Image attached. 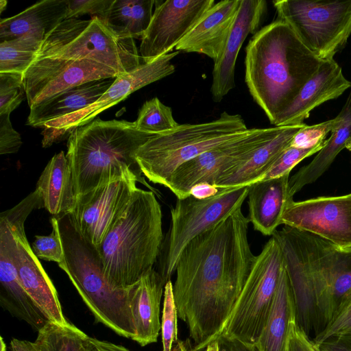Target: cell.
<instances>
[{
  "label": "cell",
  "mask_w": 351,
  "mask_h": 351,
  "mask_svg": "<svg viewBox=\"0 0 351 351\" xmlns=\"http://www.w3.org/2000/svg\"><path fill=\"white\" fill-rule=\"evenodd\" d=\"M266 11L264 0H241L224 48L214 62L210 91L215 102L221 101L234 88L235 64L240 49L248 34L258 31Z\"/></svg>",
  "instance_id": "cell-19"
},
{
  "label": "cell",
  "mask_w": 351,
  "mask_h": 351,
  "mask_svg": "<svg viewBox=\"0 0 351 351\" xmlns=\"http://www.w3.org/2000/svg\"><path fill=\"white\" fill-rule=\"evenodd\" d=\"M1 351H6V346L2 337H1Z\"/></svg>",
  "instance_id": "cell-51"
},
{
  "label": "cell",
  "mask_w": 351,
  "mask_h": 351,
  "mask_svg": "<svg viewBox=\"0 0 351 351\" xmlns=\"http://www.w3.org/2000/svg\"><path fill=\"white\" fill-rule=\"evenodd\" d=\"M164 300L161 319L162 351H173V345L178 343V311L175 302L173 283L169 280L165 285Z\"/></svg>",
  "instance_id": "cell-34"
},
{
  "label": "cell",
  "mask_w": 351,
  "mask_h": 351,
  "mask_svg": "<svg viewBox=\"0 0 351 351\" xmlns=\"http://www.w3.org/2000/svg\"><path fill=\"white\" fill-rule=\"evenodd\" d=\"M150 24L141 37L139 53L143 63L169 53L186 36L214 0L155 1Z\"/></svg>",
  "instance_id": "cell-18"
},
{
  "label": "cell",
  "mask_w": 351,
  "mask_h": 351,
  "mask_svg": "<svg viewBox=\"0 0 351 351\" xmlns=\"http://www.w3.org/2000/svg\"><path fill=\"white\" fill-rule=\"evenodd\" d=\"M134 123L138 130L154 134L169 132L179 125L173 118L171 108L157 97L143 104Z\"/></svg>",
  "instance_id": "cell-33"
},
{
  "label": "cell",
  "mask_w": 351,
  "mask_h": 351,
  "mask_svg": "<svg viewBox=\"0 0 351 351\" xmlns=\"http://www.w3.org/2000/svg\"><path fill=\"white\" fill-rule=\"evenodd\" d=\"M25 97L22 73H0V115L10 114Z\"/></svg>",
  "instance_id": "cell-35"
},
{
  "label": "cell",
  "mask_w": 351,
  "mask_h": 351,
  "mask_svg": "<svg viewBox=\"0 0 351 351\" xmlns=\"http://www.w3.org/2000/svg\"><path fill=\"white\" fill-rule=\"evenodd\" d=\"M176 351H191V349L189 350L186 344L184 343L183 341H178V343L176 345V347L175 348Z\"/></svg>",
  "instance_id": "cell-48"
},
{
  "label": "cell",
  "mask_w": 351,
  "mask_h": 351,
  "mask_svg": "<svg viewBox=\"0 0 351 351\" xmlns=\"http://www.w3.org/2000/svg\"><path fill=\"white\" fill-rule=\"evenodd\" d=\"M277 19L287 23L322 60L333 59L351 36V0L273 1Z\"/></svg>",
  "instance_id": "cell-10"
},
{
  "label": "cell",
  "mask_w": 351,
  "mask_h": 351,
  "mask_svg": "<svg viewBox=\"0 0 351 351\" xmlns=\"http://www.w3.org/2000/svg\"><path fill=\"white\" fill-rule=\"evenodd\" d=\"M220 190L213 184L203 182L194 185L190 191V195L198 199H204L217 195Z\"/></svg>",
  "instance_id": "cell-46"
},
{
  "label": "cell",
  "mask_w": 351,
  "mask_h": 351,
  "mask_svg": "<svg viewBox=\"0 0 351 351\" xmlns=\"http://www.w3.org/2000/svg\"><path fill=\"white\" fill-rule=\"evenodd\" d=\"M86 334L71 324L62 326L49 322L34 341L40 351H82Z\"/></svg>",
  "instance_id": "cell-32"
},
{
  "label": "cell",
  "mask_w": 351,
  "mask_h": 351,
  "mask_svg": "<svg viewBox=\"0 0 351 351\" xmlns=\"http://www.w3.org/2000/svg\"><path fill=\"white\" fill-rule=\"evenodd\" d=\"M307 233L315 271L319 333L351 290V247H338Z\"/></svg>",
  "instance_id": "cell-16"
},
{
  "label": "cell",
  "mask_w": 351,
  "mask_h": 351,
  "mask_svg": "<svg viewBox=\"0 0 351 351\" xmlns=\"http://www.w3.org/2000/svg\"><path fill=\"white\" fill-rule=\"evenodd\" d=\"M334 119L330 136L316 156L289 178L291 196L319 178L342 149L351 151V90L341 110Z\"/></svg>",
  "instance_id": "cell-26"
},
{
  "label": "cell",
  "mask_w": 351,
  "mask_h": 351,
  "mask_svg": "<svg viewBox=\"0 0 351 351\" xmlns=\"http://www.w3.org/2000/svg\"><path fill=\"white\" fill-rule=\"evenodd\" d=\"M155 135L141 131L134 122L125 120L97 119L73 130L68 138L66 156L77 197L125 168L131 169L141 184L158 195V191L142 176L134 158L136 150Z\"/></svg>",
  "instance_id": "cell-4"
},
{
  "label": "cell",
  "mask_w": 351,
  "mask_h": 351,
  "mask_svg": "<svg viewBox=\"0 0 351 351\" xmlns=\"http://www.w3.org/2000/svg\"><path fill=\"white\" fill-rule=\"evenodd\" d=\"M324 61L283 21L276 19L254 34L245 49V81L271 124Z\"/></svg>",
  "instance_id": "cell-2"
},
{
  "label": "cell",
  "mask_w": 351,
  "mask_h": 351,
  "mask_svg": "<svg viewBox=\"0 0 351 351\" xmlns=\"http://www.w3.org/2000/svg\"><path fill=\"white\" fill-rule=\"evenodd\" d=\"M179 53L178 51L170 52L151 62L141 64L130 73L118 74L110 88L95 102L69 115L45 123L42 127L43 147H49L69 138L73 130L90 123L99 113L123 100L133 92L172 74L175 66L171 61Z\"/></svg>",
  "instance_id": "cell-13"
},
{
  "label": "cell",
  "mask_w": 351,
  "mask_h": 351,
  "mask_svg": "<svg viewBox=\"0 0 351 351\" xmlns=\"http://www.w3.org/2000/svg\"><path fill=\"white\" fill-rule=\"evenodd\" d=\"M51 234L47 236L36 235L31 247L38 258L59 264L64 260V250L58 219L53 217L51 219Z\"/></svg>",
  "instance_id": "cell-36"
},
{
  "label": "cell",
  "mask_w": 351,
  "mask_h": 351,
  "mask_svg": "<svg viewBox=\"0 0 351 351\" xmlns=\"http://www.w3.org/2000/svg\"><path fill=\"white\" fill-rule=\"evenodd\" d=\"M282 224L315 234L341 247H351V193L291 202Z\"/></svg>",
  "instance_id": "cell-17"
},
{
  "label": "cell",
  "mask_w": 351,
  "mask_h": 351,
  "mask_svg": "<svg viewBox=\"0 0 351 351\" xmlns=\"http://www.w3.org/2000/svg\"><path fill=\"white\" fill-rule=\"evenodd\" d=\"M68 0L38 1L13 16L0 21V40L31 35L43 41L68 14Z\"/></svg>",
  "instance_id": "cell-25"
},
{
  "label": "cell",
  "mask_w": 351,
  "mask_h": 351,
  "mask_svg": "<svg viewBox=\"0 0 351 351\" xmlns=\"http://www.w3.org/2000/svg\"><path fill=\"white\" fill-rule=\"evenodd\" d=\"M283 263L282 248L271 236L256 256L233 310L217 338L226 335L256 344L267 322Z\"/></svg>",
  "instance_id": "cell-9"
},
{
  "label": "cell",
  "mask_w": 351,
  "mask_h": 351,
  "mask_svg": "<svg viewBox=\"0 0 351 351\" xmlns=\"http://www.w3.org/2000/svg\"><path fill=\"white\" fill-rule=\"evenodd\" d=\"M240 3L241 0L215 3L178 43L176 51L202 53L216 61L224 48Z\"/></svg>",
  "instance_id": "cell-21"
},
{
  "label": "cell",
  "mask_w": 351,
  "mask_h": 351,
  "mask_svg": "<svg viewBox=\"0 0 351 351\" xmlns=\"http://www.w3.org/2000/svg\"><path fill=\"white\" fill-rule=\"evenodd\" d=\"M287 351H319V350L296 322L291 328Z\"/></svg>",
  "instance_id": "cell-42"
},
{
  "label": "cell",
  "mask_w": 351,
  "mask_h": 351,
  "mask_svg": "<svg viewBox=\"0 0 351 351\" xmlns=\"http://www.w3.org/2000/svg\"><path fill=\"white\" fill-rule=\"evenodd\" d=\"M215 341L218 351H257L254 345L226 335H219Z\"/></svg>",
  "instance_id": "cell-43"
},
{
  "label": "cell",
  "mask_w": 351,
  "mask_h": 351,
  "mask_svg": "<svg viewBox=\"0 0 351 351\" xmlns=\"http://www.w3.org/2000/svg\"><path fill=\"white\" fill-rule=\"evenodd\" d=\"M43 208L53 217L71 214L75 206V193L72 171L64 152L61 151L48 162L36 184Z\"/></svg>",
  "instance_id": "cell-28"
},
{
  "label": "cell",
  "mask_w": 351,
  "mask_h": 351,
  "mask_svg": "<svg viewBox=\"0 0 351 351\" xmlns=\"http://www.w3.org/2000/svg\"><path fill=\"white\" fill-rule=\"evenodd\" d=\"M316 346L319 351H351V335L332 337Z\"/></svg>",
  "instance_id": "cell-45"
},
{
  "label": "cell",
  "mask_w": 351,
  "mask_h": 351,
  "mask_svg": "<svg viewBox=\"0 0 351 351\" xmlns=\"http://www.w3.org/2000/svg\"><path fill=\"white\" fill-rule=\"evenodd\" d=\"M325 141L306 149L289 146L272 164L264 175L262 180L276 178L290 173L293 168L300 161L318 152L324 146Z\"/></svg>",
  "instance_id": "cell-37"
},
{
  "label": "cell",
  "mask_w": 351,
  "mask_h": 351,
  "mask_svg": "<svg viewBox=\"0 0 351 351\" xmlns=\"http://www.w3.org/2000/svg\"><path fill=\"white\" fill-rule=\"evenodd\" d=\"M248 130L241 115L223 112L214 121L179 124L169 132L155 135L136 150L134 158L149 182L166 186L182 164L245 135Z\"/></svg>",
  "instance_id": "cell-6"
},
{
  "label": "cell",
  "mask_w": 351,
  "mask_h": 351,
  "mask_svg": "<svg viewBox=\"0 0 351 351\" xmlns=\"http://www.w3.org/2000/svg\"><path fill=\"white\" fill-rule=\"evenodd\" d=\"M114 0H68L67 19L91 14L104 19Z\"/></svg>",
  "instance_id": "cell-40"
},
{
  "label": "cell",
  "mask_w": 351,
  "mask_h": 351,
  "mask_svg": "<svg viewBox=\"0 0 351 351\" xmlns=\"http://www.w3.org/2000/svg\"><path fill=\"white\" fill-rule=\"evenodd\" d=\"M319 350V349H318Z\"/></svg>",
  "instance_id": "cell-52"
},
{
  "label": "cell",
  "mask_w": 351,
  "mask_h": 351,
  "mask_svg": "<svg viewBox=\"0 0 351 351\" xmlns=\"http://www.w3.org/2000/svg\"><path fill=\"white\" fill-rule=\"evenodd\" d=\"M10 114L0 115V154H14L22 145L21 135L12 127Z\"/></svg>",
  "instance_id": "cell-41"
},
{
  "label": "cell",
  "mask_w": 351,
  "mask_h": 351,
  "mask_svg": "<svg viewBox=\"0 0 351 351\" xmlns=\"http://www.w3.org/2000/svg\"><path fill=\"white\" fill-rule=\"evenodd\" d=\"M64 250L58 266L67 274L96 322L117 335L132 339L135 328L128 288L112 287L106 278L97 248L75 228L69 215L58 219Z\"/></svg>",
  "instance_id": "cell-5"
},
{
  "label": "cell",
  "mask_w": 351,
  "mask_h": 351,
  "mask_svg": "<svg viewBox=\"0 0 351 351\" xmlns=\"http://www.w3.org/2000/svg\"><path fill=\"white\" fill-rule=\"evenodd\" d=\"M250 221L239 208L191 241L176 268L173 291L178 317L201 351L225 326L256 256L247 231Z\"/></svg>",
  "instance_id": "cell-1"
},
{
  "label": "cell",
  "mask_w": 351,
  "mask_h": 351,
  "mask_svg": "<svg viewBox=\"0 0 351 351\" xmlns=\"http://www.w3.org/2000/svg\"><path fill=\"white\" fill-rule=\"evenodd\" d=\"M43 41L31 35L0 42V73L23 74L36 60Z\"/></svg>",
  "instance_id": "cell-31"
},
{
  "label": "cell",
  "mask_w": 351,
  "mask_h": 351,
  "mask_svg": "<svg viewBox=\"0 0 351 351\" xmlns=\"http://www.w3.org/2000/svg\"><path fill=\"white\" fill-rule=\"evenodd\" d=\"M136 182H141L138 178L125 168L77 197L70 217L80 234L95 248L127 208L138 188Z\"/></svg>",
  "instance_id": "cell-12"
},
{
  "label": "cell",
  "mask_w": 351,
  "mask_h": 351,
  "mask_svg": "<svg viewBox=\"0 0 351 351\" xmlns=\"http://www.w3.org/2000/svg\"><path fill=\"white\" fill-rule=\"evenodd\" d=\"M165 282L154 268L128 288L135 328L132 339L141 346L157 341L161 328L160 302Z\"/></svg>",
  "instance_id": "cell-22"
},
{
  "label": "cell",
  "mask_w": 351,
  "mask_h": 351,
  "mask_svg": "<svg viewBox=\"0 0 351 351\" xmlns=\"http://www.w3.org/2000/svg\"><path fill=\"white\" fill-rule=\"evenodd\" d=\"M114 69L88 60L36 58L23 74L29 108L86 82L116 77Z\"/></svg>",
  "instance_id": "cell-15"
},
{
  "label": "cell",
  "mask_w": 351,
  "mask_h": 351,
  "mask_svg": "<svg viewBox=\"0 0 351 351\" xmlns=\"http://www.w3.org/2000/svg\"><path fill=\"white\" fill-rule=\"evenodd\" d=\"M164 239L162 210L156 194L137 188L97 248L110 285L126 289L152 270Z\"/></svg>",
  "instance_id": "cell-3"
},
{
  "label": "cell",
  "mask_w": 351,
  "mask_h": 351,
  "mask_svg": "<svg viewBox=\"0 0 351 351\" xmlns=\"http://www.w3.org/2000/svg\"><path fill=\"white\" fill-rule=\"evenodd\" d=\"M279 243L292 288L298 326L310 337L319 333L316 278L306 232L285 226L271 235Z\"/></svg>",
  "instance_id": "cell-14"
},
{
  "label": "cell",
  "mask_w": 351,
  "mask_h": 351,
  "mask_svg": "<svg viewBox=\"0 0 351 351\" xmlns=\"http://www.w3.org/2000/svg\"><path fill=\"white\" fill-rule=\"evenodd\" d=\"M351 335V290L346 295L333 318L312 340L316 346L328 338Z\"/></svg>",
  "instance_id": "cell-38"
},
{
  "label": "cell",
  "mask_w": 351,
  "mask_h": 351,
  "mask_svg": "<svg viewBox=\"0 0 351 351\" xmlns=\"http://www.w3.org/2000/svg\"><path fill=\"white\" fill-rule=\"evenodd\" d=\"M12 351H40L34 342L12 339L10 342Z\"/></svg>",
  "instance_id": "cell-47"
},
{
  "label": "cell",
  "mask_w": 351,
  "mask_h": 351,
  "mask_svg": "<svg viewBox=\"0 0 351 351\" xmlns=\"http://www.w3.org/2000/svg\"><path fill=\"white\" fill-rule=\"evenodd\" d=\"M82 351H131L129 349L113 343L99 340L87 335L84 339Z\"/></svg>",
  "instance_id": "cell-44"
},
{
  "label": "cell",
  "mask_w": 351,
  "mask_h": 351,
  "mask_svg": "<svg viewBox=\"0 0 351 351\" xmlns=\"http://www.w3.org/2000/svg\"><path fill=\"white\" fill-rule=\"evenodd\" d=\"M350 87L351 82L343 76L341 68L334 59L324 60L302 87L294 100L278 115L274 125L304 123L315 108L337 98Z\"/></svg>",
  "instance_id": "cell-20"
},
{
  "label": "cell",
  "mask_w": 351,
  "mask_h": 351,
  "mask_svg": "<svg viewBox=\"0 0 351 351\" xmlns=\"http://www.w3.org/2000/svg\"><path fill=\"white\" fill-rule=\"evenodd\" d=\"M248 187L221 189L217 195L204 199L191 195L177 199L171 209L170 228L158 259L157 271L165 283L175 273L178 258L187 244L241 208Z\"/></svg>",
  "instance_id": "cell-8"
},
{
  "label": "cell",
  "mask_w": 351,
  "mask_h": 351,
  "mask_svg": "<svg viewBox=\"0 0 351 351\" xmlns=\"http://www.w3.org/2000/svg\"><path fill=\"white\" fill-rule=\"evenodd\" d=\"M44 57L88 60L119 73H130L141 64L134 38L117 36L97 16L63 21L43 41L36 58Z\"/></svg>",
  "instance_id": "cell-7"
},
{
  "label": "cell",
  "mask_w": 351,
  "mask_h": 351,
  "mask_svg": "<svg viewBox=\"0 0 351 351\" xmlns=\"http://www.w3.org/2000/svg\"><path fill=\"white\" fill-rule=\"evenodd\" d=\"M204 351H218L216 341L209 343L205 348Z\"/></svg>",
  "instance_id": "cell-49"
},
{
  "label": "cell",
  "mask_w": 351,
  "mask_h": 351,
  "mask_svg": "<svg viewBox=\"0 0 351 351\" xmlns=\"http://www.w3.org/2000/svg\"><path fill=\"white\" fill-rule=\"evenodd\" d=\"M7 5V1L5 0L0 1V12L2 13L5 8Z\"/></svg>",
  "instance_id": "cell-50"
},
{
  "label": "cell",
  "mask_w": 351,
  "mask_h": 351,
  "mask_svg": "<svg viewBox=\"0 0 351 351\" xmlns=\"http://www.w3.org/2000/svg\"><path fill=\"white\" fill-rule=\"evenodd\" d=\"M289 175L261 180L248 187V219L254 230L271 236L282 224L287 206L293 201L289 192Z\"/></svg>",
  "instance_id": "cell-23"
},
{
  "label": "cell",
  "mask_w": 351,
  "mask_h": 351,
  "mask_svg": "<svg viewBox=\"0 0 351 351\" xmlns=\"http://www.w3.org/2000/svg\"><path fill=\"white\" fill-rule=\"evenodd\" d=\"M154 3V0H114L101 20L120 38L142 37L150 24Z\"/></svg>",
  "instance_id": "cell-30"
},
{
  "label": "cell",
  "mask_w": 351,
  "mask_h": 351,
  "mask_svg": "<svg viewBox=\"0 0 351 351\" xmlns=\"http://www.w3.org/2000/svg\"><path fill=\"white\" fill-rule=\"evenodd\" d=\"M334 123L335 119H332L313 125L305 124L295 135L290 146L306 149L324 142Z\"/></svg>",
  "instance_id": "cell-39"
},
{
  "label": "cell",
  "mask_w": 351,
  "mask_h": 351,
  "mask_svg": "<svg viewBox=\"0 0 351 351\" xmlns=\"http://www.w3.org/2000/svg\"><path fill=\"white\" fill-rule=\"evenodd\" d=\"M305 123L286 125L274 138L255 150L246 160L225 172L214 185L219 190L248 186L261 181L278 156L291 145Z\"/></svg>",
  "instance_id": "cell-24"
},
{
  "label": "cell",
  "mask_w": 351,
  "mask_h": 351,
  "mask_svg": "<svg viewBox=\"0 0 351 351\" xmlns=\"http://www.w3.org/2000/svg\"><path fill=\"white\" fill-rule=\"evenodd\" d=\"M115 77L95 80L70 88L30 108L27 124L42 128L50 121L82 110L99 99Z\"/></svg>",
  "instance_id": "cell-27"
},
{
  "label": "cell",
  "mask_w": 351,
  "mask_h": 351,
  "mask_svg": "<svg viewBox=\"0 0 351 351\" xmlns=\"http://www.w3.org/2000/svg\"><path fill=\"white\" fill-rule=\"evenodd\" d=\"M285 126L252 128L243 136L219 145L182 164L170 177L165 187L184 199L199 183L215 185L228 170L246 160L255 150L277 135Z\"/></svg>",
  "instance_id": "cell-11"
},
{
  "label": "cell",
  "mask_w": 351,
  "mask_h": 351,
  "mask_svg": "<svg viewBox=\"0 0 351 351\" xmlns=\"http://www.w3.org/2000/svg\"><path fill=\"white\" fill-rule=\"evenodd\" d=\"M296 322L293 293L284 263L267 322L254 345L257 351H287L291 328Z\"/></svg>",
  "instance_id": "cell-29"
}]
</instances>
